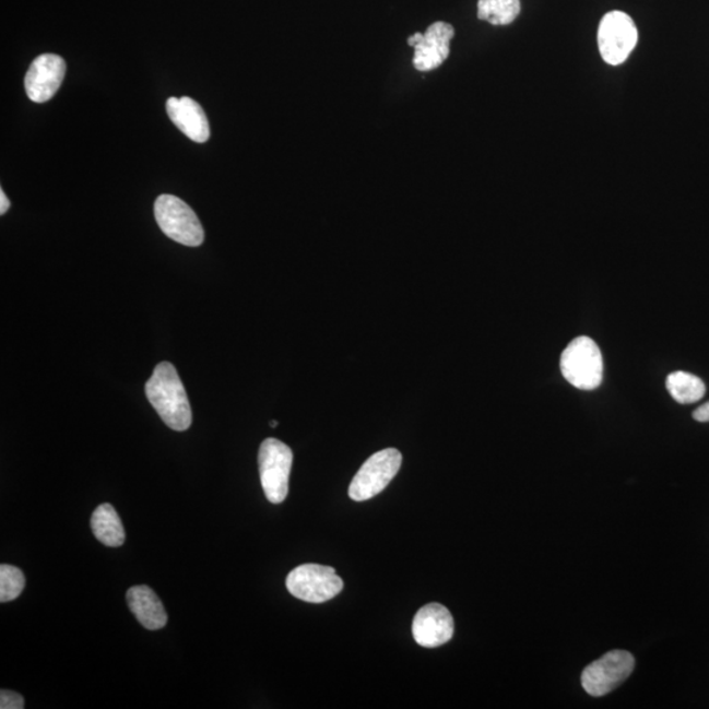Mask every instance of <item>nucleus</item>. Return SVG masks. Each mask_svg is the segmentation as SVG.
I'll return each instance as SVG.
<instances>
[{"label":"nucleus","mask_w":709,"mask_h":709,"mask_svg":"<svg viewBox=\"0 0 709 709\" xmlns=\"http://www.w3.org/2000/svg\"><path fill=\"white\" fill-rule=\"evenodd\" d=\"M145 392L149 402L157 410L161 420L175 432H186L192 423L190 401L177 369L172 363H161L155 367Z\"/></svg>","instance_id":"obj_1"},{"label":"nucleus","mask_w":709,"mask_h":709,"mask_svg":"<svg viewBox=\"0 0 709 709\" xmlns=\"http://www.w3.org/2000/svg\"><path fill=\"white\" fill-rule=\"evenodd\" d=\"M559 368L564 379L577 389L594 390L603 380L601 348L589 336H578L564 350Z\"/></svg>","instance_id":"obj_2"},{"label":"nucleus","mask_w":709,"mask_h":709,"mask_svg":"<svg viewBox=\"0 0 709 709\" xmlns=\"http://www.w3.org/2000/svg\"><path fill=\"white\" fill-rule=\"evenodd\" d=\"M154 213L161 231L175 243L190 247L204 243L203 225L184 200L174 194H161L155 201Z\"/></svg>","instance_id":"obj_3"},{"label":"nucleus","mask_w":709,"mask_h":709,"mask_svg":"<svg viewBox=\"0 0 709 709\" xmlns=\"http://www.w3.org/2000/svg\"><path fill=\"white\" fill-rule=\"evenodd\" d=\"M292 463L294 453L283 441L269 438L260 446V481L265 498L273 505L282 504L288 496Z\"/></svg>","instance_id":"obj_4"},{"label":"nucleus","mask_w":709,"mask_h":709,"mask_svg":"<svg viewBox=\"0 0 709 709\" xmlns=\"http://www.w3.org/2000/svg\"><path fill=\"white\" fill-rule=\"evenodd\" d=\"M287 589L297 600L323 603L341 593L343 581L330 566L305 564L291 571Z\"/></svg>","instance_id":"obj_5"},{"label":"nucleus","mask_w":709,"mask_h":709,"mask_svg":"<svg viewBox=\"0 0 709 709\" xmlns=\"http://www.w3.org/2000/svg\"><path fill=\"white\" fill-rule=\"evenodd\" d=\"M402 464V454L395 448H387L370 457L363 464L350 485L348 496L363 503L380 494L390 484Z\"/></svg>","instance_id":"obj_6"},{"label":"nucleus","mask_w":709,"mask_h":709,"mask_svg":"<svg viewBox=\"0 0 709 709\" xmlns=\"http://www.w3.org/2000/svg\"><path fill=\"white\" fill-rule=\"evenodd\" d=\"M639 42L634 19L626 12L611 11L604 15L598 29V45L604 62L617 67L627 61Z\"/></svg>","instance_id":"obj_7"},{"label":"nucleus","mask_w":709,"mask_h":709,"mask_svg":"<svg viewBox=\"0 0 709 709\" xmlns=\"http://www.w3.org/2000/svg\"><path fill=\"white\" fill-rule=\"evenodd\" d=\"M635 657L627 650H611L583 670L581 682L584 692L595 698L619 687L633 674Z\"/></svg>","instance_id":"obj_8"},{"label":"nucleus","mask_w":709,"mask_h":709,"mask_svg":"<svg viewBox=\"0 0 709 709\" xmlns=\"http://www.w3.org/2000/svg\"><path fill=\"white\" fill-rule=\"evenodd\" d=\"M454 29L451 24L438 22L430 25L425 34H415L409 38L414 48L413 64L416 70L432 71L444 64L450 56Z\"/></svg>","instance_id":"obj_9"},{"label":"nucleus","mask_w":709,"mask_h":709,"mask_svg":"<svg viewBox=\"0 0 709 709\" xmlns=\"http://www.w3.org/2000/svg\"><path fill=\"white\" fill-rule=\"evenodd\" d=\"M67 63L57 55H43L32 62L25 75V91L32 102L45 103L61 87Z\"/></svg>","instance_id":"obj_10"},{"label":"nucleus","mask_w":709,"mask_h":709,"mask_svg":"<svg viewBox=\"0 0 709 709\" xmlns=\"http://www.w3.org/2000/svg\"><path fill=\"white\" fill-rule=\"evenodd\" d=\"M453 617L444 604L430 603L416 613L413 636L416 643L425 648L445 646L453 636Z\"/></svg>","instance_id":"obj_11"},{"label":"nucleus","mask_w":709,"mask_h":709,"mask_svg":"<svg viewBox=\"0 0 709 709\" xmlns=\"http://www.w3.org/2000/svg\"><path fill=\"white\" fill-rule=\"evenodd\" d=\"M166 109L168 117L184 132L188 139L204 144L210 140L211 129L204 109L191 97H170Z\"/></svg>","instance_id":"obj_12"},{"label":"nucleus","mask_w":709,"mask_h":709,"mask_svg":"<svg viewBox=\"0 0 709 709\" xmlns=\"http://www.w3.org/2000/svg\"><path fill=\"white\" fill-rule=\"evenodd\" d=\"M127 602L130 611L146 629L157 630L167 624V614L157 594L147 587H133L128 590Z\"/></svg>","instance_id":"obj_13"},{"label":"nucleus","mask_w":709,"mask_h":709,"mask_svg":"<svg viewBox=\"0 0 709 709\" xmlns=\"http://www.w3.org/2000/svg\"><path fill=\"white\" fill-rule=\"evenodd\" d=\"M91 529L101 543L107 546H121L126 542V531L119 513L116 512L113 505L103 504L93 513L91 518Z\"/></svg>","instance_id":"obj_14"},{"label":"nucleus","mask_w":709,"mask_h":709,"mask_svg":"<svg viewBox=\"0 0 709 709\" xmlns=\"http://www.w3.org/2000/svg\"><path fill=\"white\" fill-rule=\"evenodd\" d=\"M666 388L670 395L682 405L698 402L706 394L705 382L698 376L683 370H676L667 376Z\"/></svg>","instance_id":"obj_15"},{"label":"nucleus","mask_w":709,"mask_h":709,"mask_svg":"<svg viewBox=\"0 0 709 709\" xmlns=\"http://www.w3.org/2000/svg\"><path fill=\"white\" fill-rule=\"evenodd\" d=\"M520 0H478L480 21L493 25L511 24L520 14Z\"/></svg>","instance_id":"obj_16"},{"label":"nucleus","mask_w":709,"mask_h":709,"mask_svg":"<svg viewBox=\"0 0 709 709\" xmlns=\"http://www.w3.org/2000/svg\"><path fill=\"white\" fill-rule=\"evenodd\" d=\"M25 587V577L23 571L16 566H0V602H11L16 600Z\"/></svg>","instance_id":"obj_17"},{"label":"nucleus","mask_w":709,"mask_h":709,"mask_svg":"<svg viewBox=\"0 0 709 709\" xmlns=\"http://www.w3.org/2000/svg\"><path fill=\"white\" fill-rule=\"evenodd\" d=\"M0 708L23 709L24 708L23 696L15 692H10V689H2V693H0Z\"/></svg>","instance_id":"obj_18"},{"label":"nucleus","mask_w":709,"mask_h":709,"mask_svg":"<svg viewBox=\"0 0 709 709\" xmlns=\"http://www.w3.org/2000/svg\"><path fill=\"white\" fill-rule=\"evenodd\" d=\"M694 420L698 422H709V401L706 403H702L701 406L695 410L694 414Z\"/></svg>","instance_id":"obj_19"},{"label":"nucleus","mask_w":709,"mask_h":709,"mask_svg":"<svg viewBox=\"0 0 709 709\" xmlns=\"http://www.w3.org/2000/svg\"><path fill=\"white\" fill-rule=\"evenodd\" d=\"M10 200L5 197L4 191H0V214H4L9 211Z\"/></svg>","instance_id":"obj_20"},{"label":"nucleus","mask_w":709,"mask_h":709,"mask_svg":"<svg viewBox=\"0 0 709 709\" xmlns=\"http://www.w3.org/2000/svg\"><path fill=\"white\" fill-rule=\"evenodd\" d=\"M271 426H272V427H276V426H277V422H276V421H272V422H271Z\"/></svg>","instance_id":"obj_21"}]
</instances>
